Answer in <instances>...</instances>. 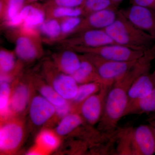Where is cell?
Listing matches in <instances>:
<instances>
[{
	"mask_svg": "<svg viewBox=\"0 0 155 155\" xmlns=\"http://www.w3.org/2000/svg\"><path fill=\"white\" fill-rule=\"evenodd\" d=\"M146 72L144 64L137 62L122 77L114 81L106 97L100 120L101 129L105 133L113 132L124 116L128 106V91L130 86L136 79Z\"/></svg>",
	"mask_w": 155,
	"mask_h": 155,
	"instance_id": "obj_1",
	"label": "cell"
},
{
	"mask_svg": "<svg viewBox=\"0 0 155 155\" xmlns=\"http://www.w3.org/2000/svg\"><path fill=\"white\" fill-rule=\"evenodd\" d=\"M105 31L117 44L145 51L155 43V38L136 27L119 10L115 21Z\"/></svg>",
	"mask_w": 155,
	"mask_h": 155,
	"instance_id": "obj_2",
	"label": "cell"
},
{
	"mask_svg": "<svg viewBox=\"0 0 155 155\" xmlns=\"http://www.w3.org/2000/svg\"><path fill=\"white\" fill-rule=\"evenodd\" d=\"M77 49L106 60L122 62L137 60L143 55L145 52L118 44L104 45L94 48L80 47Z\"/></svg>",
	"mask_w": 155,
	"mask_h": 155,
	"instance_id": "obj_3",
	"label": "cell"
},
{
	"mask_svg": "<svg viewBox=\"0 0 155 155\" xmlns=\"http://www.w3.org/2000/svg\"><path fill=\"white\" fill-rule=\"evenodd\" d=\"M85 58L93 64L103 80L113 83L124 75L138 60L127 62L110 61L88 54Z\"/></svg>",
	"mask_w": 155,
	"mask_h": 155,
	"instance_id": "obj_4",
	"label": "cell"
},
{
	"mask_svg": "<svg viewBox=\"0 0 155 155\" xmlns=\"http://www.w3.org/2000/svg\"><path fill=\"white\" fill-rule=\"evenodd\" d=\"M120 11L136 27L155 38V9L131 5Z\"/></svg>",
	"mask_w": 155,
	"mask_h": 155,
	"instance_id": "obj_5",
	"label": "cell"
},
{
	"mask_svg": "<svg viewBox=\"0 0 155 155\" xmlns=\"http://www.w3.org/2000/svg\"><path fill=\"white\" fill-rule=\"evenodd\" d=\"M113 84H105L98 93L89 97L81 103V115L84 119L91 125H94L101 120L106 97Z\"/></svg>",
	"mask_w": 155,
	"mask_h": 155,
	"instance_id": "obj_6",
	"label": "cell"
},
{
	"mask_svg": "<svg viewBox=\"0 0 155 155\" xmlns=\"http://www.w3.org/2000/svg\"><path fill=\"white\" fill-rule=\"evenodd\" d=\"M24 130L22 125L16 121L6 122L0 129V150L10 153L17 150L22 141Z\"/></svg>",
	"mask_w": 155,
	"mask_h": 155,
	"instance_id": "obj_7",
	"label": "cell"
},
{
	"mask_svg": "<svg viewBox=\"0 0 155 155\" xmlns=\"http://www.w3.org/2000/svg\"><path fill=\"white\" fill-rule=\"evenodd\" d=\"M29 114L34 125L41 126L55 114V108L41 95H37L31 101Z\"/></svg>",
	"mask_w": 155,
	"mask_h": 155,
	"instance_id": "obj_8",
	"label": "cell"
},
{
	"mask_svg": "<svg viewBox=\"0 0 155 155\" xmlns=\"http://www.w3.org/2000/svg\"><path fill=\"white\" fill-rule=\"evenodd\" d=\"M118 8L105 9L90 14L84 22H81L78 27L85 31L104 29L115 21L118 16Z\"/></svg>",
	"mask_w": 155,
	"mask_h": 155,
	"instance_id": "obj_9",
	"label": "cell"
},
{
	"mask_svg": "<svg viewBox=\"0 0 155 155\" xmlns=\"http://www.w3.org/2000/svg\"><path fill=\"white\" fill-rule=\"evenodd\" d=\"M137 153L152 155L155 153V137L150 125H140L133 132Z\"/></svg>",
	"mask_w": 155,
	"mask_h": 155,
	"instance_id": "obj_10",
	"label": "cell"
},
{
	"mask_svg": "<svg viewBox=\"0 0 155 155\" xmlns=\"http://www.w3.org/2000/svg\"><path fill=\"white\" fill-rule=\"evenodd\" d=\"M155 88V80L152 74L149 72L140 75L131 84L128 90V103L147 96Z\"/></svg>",
	"mask_w": 155,
	"mask_h": 155,
	"instance_id": "obj_11",
	"label": "cell"
},
{
	"mask_svg": "<svg viewBox=\"0 0 155 155\" xmlns=\"http://www.w3.org/2000/svg\"><path fill=\"white\" fill-rule=\"evenodd\" d=\"M52 87L62 97L69 101L75 97L78 85L72 75L65 73L54 78Z\"/></svg>",
	"mask_w": 155,
	"mask_h": 155,
	"instance_id": "obj_12",
	"label": "cell"
},
{
	"mask_svg": "<svg viewBox=\"0 0 155 155\" xmlns=\"http://www.w3.org/2000/svg\"><path fill=\"white\" fill-rule=\"evenodd\" d=\"M83 45L82 47L94 48L104 45L117 44L104 29H91L85 31L78 39Z\"/></svg>",
	"mask_w": 155,
	"mask_h": 155,
	"instance_id": "obj_13",
	"label": "cell"
},
{
	"mask_svg": "<svg viewBox=\"0 0 155 155\" xmlns=\"http://www.w3.org/2000/svg\"><path fill=\"white\" fill-rule=\"evenodd\" d=\"M72 76L78 84H79L94 81H98L106 84H114L113 82L103 80L99 75L93 64L86 58L81 61L80 67Z\"/></svg>",
	"mask_w": 155,
	"mask_h": 155,
	"instance_id": "obj_14",
	"label": "cell"
},
{
	"mask_svg": "<svg viewBox=\"0 0 155 155\" xmlns=\"http://www.w3.org/2000/svg\"><path fill=\"white\" fill-rule=\"evenodd\" d=\"M30 92L24 84L17 85L11 92L10 107L11 111L16 114L22 113L26 109L29 101Z\"/></svg>",
	"mask_w": 155,
	"mask_h": 155,
	"instance_id": "obj_15",
	"label": "cell"
},
{
	"mask_svg": "<svg viewBox=\"0 0 155 155\" xmlns=\"http://www.w3.org/2000/svg\"><path fill=\"white\" fill-rule=\"evenodd\" d=\"M155 111V88L147 96L128 103L124 116L130 114L148 113Z\"/></svg>",
	"mask_w": 155,
	"mask_h": 155,
	"instance_id": "obj_16",
	"label": "cell"
},
{
	"mask_svg": "<svg viewBox=\"0 0 155 155\" xmlns=\"http://www.w3.org/2000/svg\"><path fill=\"white\" fill-rule=\"evenodd\" d=\"M61 119L56 128V133L60 136L69 134L83 122L81 116L76 114H68Z\"/></svg>",
	"mask_w": 155,
	"mask_h": 155,
	"instance_id": "obj_17",
	"label": "cell"
},
{
	"mask_svg": "<svg viewBox=\"0 0 155 155\" xmlns=\"http://www.w3.org/2000/svg\"><path fill=\"white\" fill-rule=\"evenodd\" d=\"M19 14L22 19L25 20V27L28 28H32L41 23L44 19L42 11L32 6H25Z\"/></svg>",
	"mask_w": 155,
	"mask_h": 155,
	"instance_id": "obj_18",
	"label": "cell"
},
{
	"mask_svg": "<svg viewBox=\"0 0 155 155\" xmlns=\"http://www.w3.org/2000/svg\"><path fill=\"white\" fill-rule=\"evenodd\" d=\"M105 84H107L98 81L81 84L78 85L77 94L72 101L77 104H81L89 97L98 92Z\"/></svg>",
	"mask_w": 155,
	"mask_h": 155,
	"instance_id": "obj_19",
	"label": "cell"
},
{
	"mask_svg": "<svg viewBox=\"0 0 155 155\" xmlns=\"http://www.w3.org/2000/svg\"><path fill=\"white\" fill-rule=\"evenodd\" d=\"M16 52L22 60H32L36 56V50L33 44L27 38H19L16 43Z\"/></svg>",
	"mask_w": 155,
	"mask_h": 155,
	"instance_id": "obj_20",
	"label": "cell"
},
{
	"mask_svg": "<svg viewBox=\"0 0 155 155\" xmlns=\"http://www.w3.org/2000/svg\"><path fill=\"white\" fill-rule=\"evenodd\" d=\"M81 61L75 53L67 51L63 54L60 61V66L65 74L72 75L80 67Z\"/></svg>",
	"mask_w": 155,
	"mask_h": 155,
	"instance_id": "obj_21",
	"label": "cell"
},
{
	"mask_svg": "<svg viewBox=\"0 0 155 155\" xmlns=\"http://www.w3.org/2000/svg\"><path fill=\"white\" fill-rule=\"evenodd\" d=\"M11 92L9 83H1L0 111L1 117L2 118H7L12 112L10 107Z\"/></svg>",
	"mask_w": 155,
	"mask_h": 155,
	"instance_id": "obj_22",
	"label": "cell"
},
{
	"mask_svg": "<svg viewBox=\"0 0 155 155\" xmlns=\"http://www.w3.org/2000/svg\"><path fill=\"white\" fill-rule=\"evenodd\" d=\"M39 92L40 95L47 100L54 107L64 105L68 102L62 97L52 86L43 85L40 87Z\"/></svg>",
	"mask_w": 155,
	"mask_h": 155,
	"instance_id": "obj_23",
	"label": "cell"
},
{
	"mask_svg": "<svg viewBox=\"0 0 155 155\" xmlns=\"http://www.w3.org/2000/svg\"><path fill=\"white\" fill-rule=\"evenodd\" d=\"M81 6L90 14L105 9L118 8L113 0H84Z\"/></svg>",
	"mask_w": 155,
	"mask_h": 155,
	"instance_id": "obj_24",
	"label": "cell"
},
{
	"mask_svg": "<svg viewBox=\"0 0 155 155\" xmlns=\"http://www.w3.org/2000/svg\"><path fill=\"white\" fill-rule=\"evenodd\" d=\"M38 141L41 146L48 150L54 149L58 144L57 136L48 130H44L40 134Z\"/></svg>",
	"mask_w": 155,
	"mask_h": 155,
	"instance_id": "obj_25",
	"label": "cell"
},
{
	"mask_svg": "<svg viewBox=\"0 0 155 155\" xmlns=\"http://www.w3.org/2000/svg\"><path fill=\"white\" fill-rule=\"evenodd\" d=\"M15 61L14 55L11 53L5 51L0 52V67L3 73L11 71L15 66Z\"/></svg>",
	"mask_w": 155,
	"mask_h": 155,
	"instance_id": "obj_26",
	"label": "cell"
},
{
	"mask_svg": "<svg viewBox=\"0 0 155 155\" xmlns=\"http://www.w3.org/2000/svg\"><path fill=\"white\" fill-rule=\"evenodd\" d=\"M41 30L45 34L51 38L56 37L61 32V27L55 20H51L41 25Z\"/></svg>",
	"mask_w": 155,
	"mask_h": 155,
	"instance_id": "obj_27",
	"label": "cell"
},
{
	"mask_svg": "<svg viewBox=\"0 0 155 155\" xmlns=\"http://www.w3.org/2000/svg\"><path fill=\"white\" fill-rule=\"evenodd\" d=\"M82 14V9L77 8L59 7L54 10V15L56 17H78Z\"/></svg>",
	"mask_w": 155,
	"mask_h": 155,
	"instance_id": "obj_28",
	"label": "cell"
},
{
	"mask_svg": "<svg viewBox=\"0 0 155 155\" xmlns=\"http://www.w3.org/2000/svg\"><path fill=\"white\" fill-rule=\"evenodd\" d=\"M25 0H7L8 14L11 19L18 15V13L22 8Z\"/></svg>",
	"mask_w": 155,
	"mask_h": 155,
	"instance_id": "obj_29",
	"label": "cell"
},
{
	"mask_svg": "<svg viewBox=\"0 0 155 155\" xmlns=\"http://www.w3.org/2000/svg\"><path fill=\"white\" fill-rule=\"evenodd\" d=\"M81 19L78 17H71L64 21L61 25V29L64 33H67L77 28L81 22Z\"/></svg>",
	"mask_w": 155,
	"mask_h": 155,
	"instance_id": "obj_30",
	"label": "cell"
},
{
	"mask_svg": "<svg viewBox=\"0 0 155 155\" xmlns=\"http://www.w3.org/2000/svg\"><path fill=\"white\" fill-rule=\"evenodd\" d=\"M55 3L59 7L77 8L81 6L84 0H55Z\"/></svg>",
	"mask_w": 155,
	"mask_h": 155,
	"instance_id": "obj_31",
	"label": "cell"
},
{
	"mask_svg": "<svg viewBox=\"0 0 155 155\" xmlns=\"http://www.w3.org/2000/svg\"><path fill=\"white\" fill-rule=\"evenodd\" d=\"M55 114L59 118H62L69 114L71 110V106L69 103L67 102L66 104L60 106V107H55Z\"/></svg>",
	"mask_w": 155,
	"mask_h": 155,
	"instance_id": "obj_32",
	"label": "cell"
},
{
	"mask_svg": "<svg viewBox=\"0 0 155 155\" xmlns=\"http://www.w3.org/2000/svg\"><path fill=\"white\" fill-rule=\"evenodd\" d=\"M130 3L132 5L155 9V0H130Z\"/></svg>",
	"mask_w": 155,
	"mask_h": 155,
	"instance_id": "obj_33",
	"label": "cell"
},
{
	"mask_svg": "<svg viewBox=\"0 0 155 155\" xmlns=\"http://www.w3.org/2000/svg\"><path fill=\"white\" fill-rule=\"evenodd\" d=\"M22 19H23L20 16V14H18L14 18L10 19L11 20H10V22H9V24L11 25H18L19 23H21Z\"/></svg>",
	"mask_w": 155,
	"mask_h": 155,
	"instance_id": "obj_34",
	"label": "cell"
},
{
	"mask_svg": "<svg viewBox=\"0 0 155 155\" xmlns=\"http://www.w3.org/2000/svg\"><path fill=\"white\" fill-rule=\"evenodd\" d=\"M10 81V78L8 75H6L5 73H3L1 75V83H8Z\"/></svg>",
	"mask_w": 155,
	"mask_h": 155,
	"instance_id": "obj_35",
	"label": "cell"
},
{
	"mask_svg": "<svg viewBox=\"0 0 155 155\" xmlns=\"http://www.w3.org/2000/svg\"><path fill=\"white\" fill-rule=\"evenodd\" d=\"M151 127L152 128L153 132L154 134L155 137V120H153L151 122Z\"/></svg>",
	"mask_w": 155,
	"mask_h": 155,
	"instance_id": "obj_36",
	"label": "cell"
},
{
	"mask_svg": "<svg viewBox=\"0 0 155 155\" xmlns=\"http://www.w3.org/2000/svg\"><path fill=\"white\" fill-rule=\"evenodd\" d=\"M123 1H124V0H113L115 5H116L117 6V7H118L119 4L122 2Z\"/></svg>",
	"mask_w": 155,
	"mask_h": 155,
	"instance_id": "obj_37",
	"label": "cell"
},
{
	"mask_svg": "<svg viewBox=\"0 0 155 155\" xmlns=\"http://www.w3.org/2000/svg\"><path fill=\"white\" fill-rule=\"evenodd\" d=\"M152 74L154 78H155V71H154V72H153V73H152Z\"/></svg>",
	"mask_w": 155,
	"mask_h": 155,
	"instance_id": "obj_38",
	"label": "cell"
},
{
	"mask_svg": "<svg viewBox=\"0 0 155 155\" xmlns=\"http://www.w3.org/2000/svg\"><path fill=\"white\" fill-rule=\"evenodd\" d=\"M30 1H32V2H34V1H35L36 0H29Z\"/></svg>",
	"mask_w": 155,
	"mask_h": 155,
	"instance_id": "obj_39",
	"label": "cell"
}]
</instances>
